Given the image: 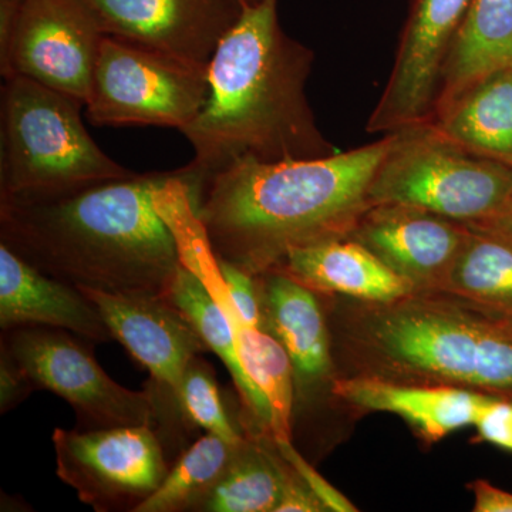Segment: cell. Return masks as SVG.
I'll return each mask as SVG.
<instances>
[{
	"mask_svg": "<svg viewBox=\"0 0 512 512\" xmlns=\"http://www.w3.org/2000/svg\"><path fill=\"white\" fill-rule=\"evenodd\" d=\"M183 171L0 197V245L74 288L164 296L181 255L156 200Z\"/></svg>",
	"mask_w": 512,
	"mask_h": 512,
	"instance_id": "obj_1",
	"label": "cell"
},
{
	"mask_svg": "<svg viewBox=\"0 0 512 512\" xmlns=\"http://www.w3.org/2000/svg\"><path fill=\"white\" fill-rule=\"evenodd\" d=\"M392 134L346 153L264 163L244 158L202 178L192 205L212 254L248 272L274 269L291 249L349 237Z\"/></svg>",
	"mask_w": 512,
	"mask_h": 512,
	"instance_id": "obj_2",
	"label": "cell"
},
{
	"mask_svg": "<svg viewBox=\"0 0 512 512\" xmlns=\"http://www.w3.org/2000/svg\"><path fill=\"white\" fill-rule=\"evenodd\" d=\"M313 59L279 25L278 0L244 6L208 64L204 109L181 131L194 148L198 181L244 158L276 163L336 153L306 99Z\"/></svg>",
	"mask_w": 512,
	"mask_h": 512,
	"instance_id": "obj_3",
	"label": "cell"
},
{
	"mask_svg": "<svg viewBox=\"0 0 512 512\" xmlns=\"http://www.w3.org/2000/svg\"><path fill=\"white\" fill-rule=\"evenodd\" d=\"M320 298L336 377L460 387L512 402V335L476 306L443 292Z\"/></svg>",
	"mask_w": 512,
	"mask_h": 512,
	"instance_id": "obj_4",
	"label": "cell"
},
{
	"mask_svg": "<svg viewBox=\"0 0 512 512\" xmlns=\"http://www.w3.org/2000/svg\"><path fill=\"white\" fill-rule=\"evenodd\" d=\"M82 101L22 76L0 101V197L133 174L111 160L82 120Z\"/></svg>",
	"mask_w": 512,
	"mask_h": 512,
	"instance_id": "obj_5",
	"label": "cell"
},
{
	"mask_svg": "<svg viewBox=\"0 0 512 512\" xmlns=\"http://www.w3.org/2000/svg\"><path fill=\"white\" fill-rule=\"evenodd\" d=\"M390 134L370 205H410L466 225L490 224L512 207L511 165L471 153L429 123Z\"/></svg>",
	"mask_w": 512,
	"mask_h": 512,
	"instance_id": "obj_6",
	"label": "cell"
},
{
	"mask_svg": "<svg viewBox=\"0 0 512 512\" xmlns=\"http://www.w3.org/2000/svg\"><path fill=\"white\" fill-rule=\"evenodd\" d=\"M208 66H198L119 37L101 42L87 119L96 126H190L207 103Z\"/></svg>",
	"mask_w": 512,
	"mask_h": 512,
	"instance_id": "obj_7",
	"label": "cell"
},
{
	"mask_svg": "<svg viewBox=\"0 0 512 512\" xmlns=\"http://www.w3.org/2000/svg\"><path fill=\"white\" fill-rule=\"evenodd\" d=\"M89 340L67 330L20 326L2 330L0 349L8 352L35 390H49L76 412L80 430L157 427L153 394L128 390L94 359Z\"/></svg>",
	"mask_w": 512,
	"mask_h": 512,
	"instance_id": "obj_8",
	"label": "cell"
},
{
	"mask_svg": "<svg viewBox=\"0 0 512 512\" xmlns=\"http://www.w3.org/2000/svg\"><path fill=\"white\" fill-rule=\"evenodd\" d=\"M57 476L99 512L133 511L173 466L163 437L150 426L56 429Z\"/></svg>",
	"mask_w": 512,
	"mask_h": 512,
	"instance_id": "obj_9",
	"label": "cell"
},
{
	"mask_svg": "<svg viewBox=\"0 0 512 512\" xmlns=\"http://www.w3.org/2000/svg\"><path fill=\"white\" fill-rule=\"evenodd\" d=\"M104 36L87 0H23L0 46V72L3 79L26 77L86 106Z\"/></svg>",
	"mask_w": 512,
	"mask_h": 512,
	"instance_id": "obj_10",
	"label": "cell"
},
{
	"mask_svg": "<svg viewBox=\"0 0 512 512\" xmlns=\"http://www.w3.org/2000/svg\"><path fill=\"white\" fill-rule=\"evenodd\" d=\"M471 3L413 0L392 74L367 123L369 133H394L431 119L444 64Z\"/></svg>",
	"mask_w": 512,
	"mask_h": 512,
	"instance_id": "obj_11",
	"label": "cell"
},
{
	"mask_svg": "<svg viewBox=\"0 0 512 512\" xmlns=\"http://www.w3.org/2000/svg\"><path fill=\"white\" fill-rule=\"evenodd\" d=\"M261 296L262 329L279 340L293 369L292 439L320 413L335 406L332 384L336 379L325 306L319 293L289 278L284 272L256 275Z\"/></svg>",
	"mask_w": 512,
	"mask_h": 512,
	"instance_id": "obj_12",
	"label": "cell"
},
{
	"mask_svg": "<svg viewBox=\"0 0 512 512\" xmlns=\"http://www.w3.org/2000/svg\"><path fill=\"white\" fill-rule=\"evenodd\" d=\"M106 35L208 66L241 0H87Z\"/></svg>",
	"mask_w": 512,
	"mask_h": 512,
	"instance_id": "obj_13",
	"label": "cell"
},
{
	"mask_svg": "<svg viewBox=\"0 0 512 512\" xmlns=\"http://www.w3.org/2000/svg\"><path fill=\"white\" fill-rule=\"evenodd\" d=\"M467 237V225L421 208L376 204L349 234L414 292H441Z\"/></svg>",
	"mask_w": 512,
	"mask_h": 512,
	"instance_id": "obj_14",
	"label": "cell"
},
{
	"mask_svg": "<svg viewBox=\"0 0 512 512\" xmlns=\"http://www.w3.org/2000/svg\"><path fill=\"white\" fill-rule=\"evenodd\" d=\"M94 303L113 339L146 367V389L178 400L185 367L208 352L201 336L165 296L119 295L80 289Z\"/></svg>",
	"mask_w": 512,
	"mask_h": 512,
	"instance_id": "obj_15",
	"label": "cell"
},
{
	"mask_svg": "<svg viewBox=\"0 0 512 512\" xmlns=\"http://www.w3.org/2000/svg\"><path fill=\"white\" fill-rule=\"evenodd\" d=\"M332 399L333 404L356 414H396L426 446H431L454 431L476 426L481 410L494 397L460 387L336 377Z\"/></svg>",
	"mask_w": 512,
	"mask_h": 512,
	"instance_id": "obj_16",
	"label": "cell"
},
{
	"mask_svg": "<svg viewBox=\"0 0 512 512\" xmlns=\"http://www.w3.org/2000/svg\"><path fill=\"white\" fill-rule=\"evenodd\" d=\"M47 326L92 343L113 340L103 316L79 288L37 271L0 245V328Z\"/></svg>",
	"mask_w": 512,
	"mask_h": 512,
	"instance_id": "obj_17",
	"label": "cell"
},
{
	"mask_svg": "<svg viewBox=\"0 0 512 512\" xmlns=\"http://www.w3.org/2000/svg\"><path fill=\"white\" fill-rule=\"evenodd\" d=\"M274 269L319 295L390 302L414 292L369 249L349 238L291 249Z\"/></svg>",
	"mask_w": 512,
	"mask_h": 512,
	"instance_id": "obj_18",
	"label": "cell"
},
{
	"mask_svg": "<svg viewBox=\"0 0 512 512\" xmlns=\"http://www.w3.org/2000/svg\"><path fill=\"white\" fill-rule=\"evenodd\" d=\"M426 123L471 153L512 167V66L484 74L441 101Z\"/></svg>",
	"mask_w": 512,
	"mask_h": 512,
	"instance_id": "obj_19",
	"label": "cell"
},
{
	"mask_svg": "<svg viewBox=\"0 0 512 512\" xmlns=\"http://www.w3.org/2000/svg\"><path fill=\"white\" fill-rule=\"evenodd\" d=\"M164 296L190 320L208 352L215 353L227 367L237 389V421L244 434L272 439L268 404L242 367L238 355L237 332L220 303L215 301L204 282L185 268L183 262Z\"/></svg>",
	"mask_w": 512,
	"mask_h": 512,
	"instance_id": "obj_20",
	"label": "cell"
},
{
	"mask_svg": "<svg viewBox=\"0 0 512 512\" xmlns=\"http://www.w3.org/2000/svg\"><path fill=\"white\" fill-rule=\"evenodd\" d=\"M508 66H512V0H473L444 64L437 104L478 77Z\"/></svg>",
	"mask_w": 512,
	"mask_h": 512,
	"instance_id": "obj_21",
	"label": "cell"
},
{
	"mask_svg": "<svg viewBox=\"0 0 512 512\" xmlns=\"http://www.w3.org/2000/svg\"><path fill=\"white\" fill-rule=\"evenodd\" d=\"M441 292L490 312L512 311V237L467 225V237Z\"/></svg>",
	"mask_w": 512,
	"mask_h": 512,
	"instance_id": "obj_22",
	"label": "cell"
},
{
	"mask_svg": "<svg viewBox=\"0 0 512 512\" xmlns=\"http://www.w3.org/2000/svg\"><path fill=\"white\" fill-rule=\"evenodd\" d=\"M285 483V458L271 437L247 436L200 512H275Z\"/></svg>",
	"mask_w": 512,
	"mask_h": 512,
	"instance_id": "obj_23",
	"label": "cell"
},
{
	"mask_svg": "<svg viewBox=\"0 0 512 512\" xmlns=\"http://www.w3.org/2000/svg\"><path fill=\"white\" fill-rule=\"evenodd\" d=\"M239 444L205 433L175 458L160 487L134 512H200Z\"/></svg>",
	"mask_w": 512,
	"mask_h": 512,
	"instance_id": "obj_24",
	"label": "cell"
},
{
	"mask_svg": "<svg viewBox=\"0 0 512 512\" xmlns=\"http://www.w3.org/2000/svg\"><path fill=\"white\" fill-rule=\"evenodd\" d=\"M237 348L242 367L268 404L272 440L292 441L295 384L288 352L271 333L245 323L237 329Z\"/></svg>",
	"mask_w": 512,
	"mask_h": 512,
	"instance_id": "obj_25",
	"label": "cell"
},
{
	"mask_svg": "<svg viewBox=\"0 0 512 512\" xmlns=\"http://www.w3.org/2000/svg\"><path fill=\"white\" fill-rule=\"evenodd\" d=\"M178 399L184 419L192 430H204L231 444L245 440L237 419L232 420L225 407L214 369L201 355L195 356L185 367Z\"/></svg>",
	"mask_w": 512,
	"mask_h": 512,
	"instance_id": "obj_26",
	"label": "cell"
},
{
	"mask_svg": "<svg viewBox=\"0 0 512 512\" xmlns=\"http://www.w3.org/2000/svg\"><path fill=\"white\" fill-rule=\"evenodd\" d=\"M275 444L276 447H278L279 453L284 456L285 460L293 467V470L302 478L303 483L308 485L309 490L322 501L326 510L333 512L357 511L355 505L350 503L345 495L336 490L332 484H329L325 478L320 476L311 461L303 457L301 451L295 447L292 441H282V443H276L275 441Z\"/></svg>",
	"mask_w": 512,
	"mask_h": 512,
	"instance_id": "obj_27",
	"label": "cell"
},
{
	"mask_svg": "<svg viewBox=\"0 0 512 512\" xmlns=\"http://www.w3.org/2000/svg\"><path fill=\"white\" fill-rule=\"evenodd\" d=\"M217 261L239 316L248 326L262 329L264 322H262L261 296H259L256 276L249 275L248 272L242 271L228 262L220 261V259Z\"/></svg>",
	"mask_w": 512,
	"mask_h": 512,
	"instance_id": "obj_28",
	"label": "cell"
},
{
	"mask_svg": "<svg viewBox=\"0 0 512 512\" xmlns=\"http://www.w3.org/2000/svg\"><path fill=\"white\" fill-rule=\"evenodd\" d=\"M478 439L512 453V402L491 399L481 410L476 423Z\"/></svg>",
	"mask_w": 512,
	"mask_h": 512,
	"instance_id": "obj_29",
	"label": "cell"
},
{
	"mask_svg": "<svg viewBox=\"0 0 512 512\" xmlns=\"http://www.w3.org/2000/svg\"><path fill=\"white\" fill-rule=\"evenodd\" d=\"M36 392L28 376L8 352L0 349V413L5 414Z\"/></svg>",
	"mask_w": 512,
	"mask_h": 512,
	"instance_id": "obj_30",
	"label": "cell"
},
{
	"mask_svg": "<svg viewBox=\"0 0 512 512\" xmlns=\"http://www.w3.org/2000/svg\"><path fill=\"white\" fill-rule=\"evenodd\" d=\"M284 457V456H282ZM326 510L322 501L303 483L291 464L285 460V483L281 500L275 512H323Z\"/></svg>",
	"mask_w": 512,
	"mask_h": 512,
	"instance_id": "obj_31",
	"label": "cell"
},
{
	"mask_svg": "<svg viewBox=\"0 0 512 512\" xmlns=\"http://www.w3.org/2000/svg\"><path fill=\"white\" fill-rule=\"evenodd\" d=\"M468 488L474 495V512H512V493L487 480H474Z\"/></svg>",
	"mask_w": 512,
	"mask_h": 512,
	"instance_id": "obj_32",
	"label": "cell"
},
{
	"mask_svg": "<svg viewBox=\"0 0 512 512\" xmlns=\"http://www.w3.org/2000/svg\"><path fill=\"white\" fill-rule=\"evenodd\" d=\"M481 311L487 313V315H490L491 318H493L495 322L501 326V328L507 330V332L511 333L512 335V311L490 312L484 311V309H481Z\"/></svg>",
	"mask_w": 512,
	"mask_h": 512,
	"instance_id": "obj_33",
	"label": "cell"
},
{
	"mask_svg": "<svg viewBox=\"0 0 512 512\" xmlns=\"http://www.w3.org/2000/svg\"><path fill=\"white\" fill-rule=\"evenodd\" d=\"M484 225H491V227L501 229L505 234L512 237V207L504 215H501L500 218H497V220Z\"/></svg>",
	"mask_w": 512,
	"mask_h": 512,
	"instance_id": "obj_34",
	"label": "cell"
},
{
	"mask_svg": "<svg viewBox=\"0 0 512 512\" xmlns=\"http://www.w3.org/2000/svg\"><path fill=\"white\" fill-rule=\"evenodd\" d=\"M261 2H262V0H241L242 5H244V6H255Z\"/></svg>",
	"mask_w": 512,
	"mask_h": 512,
	"instance_id": "obj_35",
	"label": "cell"
}]
</instances>
